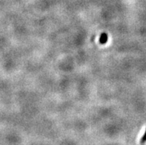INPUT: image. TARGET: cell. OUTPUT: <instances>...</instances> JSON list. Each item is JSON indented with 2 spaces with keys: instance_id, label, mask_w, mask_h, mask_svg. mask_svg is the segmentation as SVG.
I'll use <instances>...</instances> for the list:
<instances>
[{
  "instance_id": "1",
  "label": "cell",
  "mask_w": 146,
  "mask_h": 145,
  "mask_svg": "<svg viewBox=\"0 0 146 145\" xmlns=\"http://www.w3.org/2000/svg\"><path fill=\"white\" fill-rule=\"evenodd\" d=\"M108 42V35L106 33H103L100 37V42L101 44H106Z\"/></svg>"
},
{
  "instance_id": "2",
  "label": "cell",
  "mask_w": 146,
  "mask_h": 145,
  "mask_svg": "<svg viewBox=\"0 0 146 145\" xmlns=\"http://www.w3.org/2000/svg\"><path fill=\"white\" fill-rule=\"evenodd\" d=\"M145 142H146V130H145V132L143 136L142 137V138H141V141H140L141 143H145Z\"/></svg>"
}]
</instances>
